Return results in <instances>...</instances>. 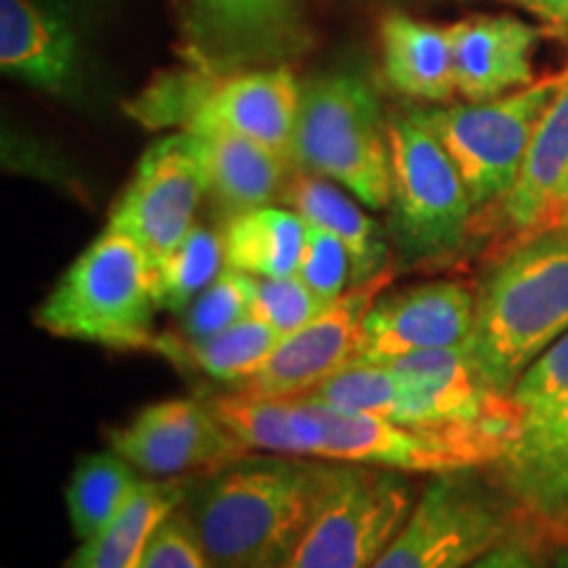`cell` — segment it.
Wrapping results in <instances>:
<instances>
[{"label":"cell","instance_id":"obj_1","mask_svg":"<svg viewBox=\"0 0 568 568\" xmlns=\"http://www.w3.org/2000/svg\"><path fill=\"white\" fill-rule=\"evenodd\" d=\"M355 464L243 456L187 481L184 514L216 568H280Z\"/></svg>","mask_w":568,"mask_h":568},{"label":"cell","instance_id":"obj_2","mask_svg":"<svg viewBox=\"0 0 568 568\" xmlns=\"http://www.w3.org/2000/svg\"><path fill=\"white\" fill-rule=\"evenodd\" d=\"M568 332V226L521 237L477 290L464 351L487 385L514 393L521 374Z\"/></svg>","mask_w":568,"mask_h":568},{"label":"cell","instance_id":"obj_3","mask_svg":"<svg viewBox=\"0 0 568 568\" xmlns=\"http://www.w3.org/2000/svg\"><path fill=\"white\" fill-rule=\"evenodd\" d=\"M301 109V82L287 67L243 69L213 74L197 67L161 74L126 113L151 130L190 134L230 132L255 140L290 159ZM293 161V159H290Z\"/></svg>","mask_w":568,"mask_h":568},{"label":"cell","instance_id":"obj_4","mask_svg":"<svg viewBox=\"0 0 568 568\" xmlns=\"http://www.w3.org/2000/svg\"><path fill=\"white\" fill-rule=\"evenodd\" d=\"M155 311L151 258L130 234L105 226L38 305L34 324L109 351H151Z\"/></svg>","mask_w":568,"mask_h":568},{"label":"cell","instance_id":"obj_5","mask_svg":"<svg viewBox=\"0 0 568 568\" xmlns=\"http://www.w3.org/2000/svg\"><path fill=\"white\" fill-rule=\"evenodd\" d=\"M290 159L297 172L343 184L368 209H387L393 187L387 113L372 84L355 71H326L303 82Z\"/></svg>","mask_w":568,"mask_h":568},{"label":"cell","instance_id":"obj_6","mask_svg":"<svg viewBox=\"0 0 568 568\" xmlns=\"http://www.w3.org/2000/svg\"><path fill=\"white\" fill-rule=\"evenodd\" d=\"M389 243L403 264L456 255L474 230L471 197L456 163L426 124L422 105L387 113Z\"/></svg>","mask_w":568,"mask_h":568},{"label":"cell","instance_id":"obj_7","mask_svg":"<svg viewBox=\"0 0 568 568\" xmlns=\"http://www.w3.org/2000/svg\"><path fill=\"white\" fill-rule=\"evenodd\" d=\"M527 527L537 524L479 468L437 474L372 568H466Z\"/></svg>","mask_w":568,"mask_h":568},{"label":"cell","instance_id":"obj_8","mask_svg":"<svg viewBox=\"0 0 568 568\" xmlns=\"http://www.w3.org/2000/svg\"><path fill=\"white\" fill-rule=\"evenodd\" d=\"M560 80L564 71L495 101L422 105L426 124L456 163L477 211L500 205L510 193L531 134L558 92Z\"/></svg>","mask_w":568,"mask_h":568},{"label":"cell","instance_id":"obj_9","mask_svg":"<svg viewBox=\"0 0 568 568\" xmlns=\"http://www.w3.org/2000/svg\"><path fill=\"white\" fill-rule=\"evenodd\" d=\"M387 366L400 379L395 422L481 439L500 453L516 437L524 408L487 385L464 345L400 355Z\"/></svg>","mask_w":568,"mask_h":568},{"label":"cell","instance_id":"obj_10","mask_svg":"<svg viewBox=\"0 0 568 568\" xmlns=\"http://www.w3.org/2000/svg\"><path fill=\"white\" fill-rule=\"evenodd\" d=\"M418 500L403 471L353 466L280 568H372Z\"/></svg>","mask_w":568,"mask_h":568},{"label":"cell","instance_id":"obj_11","mask_svg":"<svg viewBox=\"0 0 568 568\" xmlns=\"http://www.w3.org/2000/svg\"><path fill=\"white\" fill-rule=\"evenodd\" d=\"M314 45L303 0H187L184 53L213 74L284 67Z\"/></svg>","mask_w":568,"mask_h":568},{"label":"cell","instance_id":"obj_12","mask_svg":"<svg viewBox=\"0 0 568 568\" xmlns=\"http://www.w3.org/2000/svg\"><path fill=\"white\" fill-rule=\"evenodd\" d=\"M203 197H209V180L195 138L166 134L142 153L109 226L130 234L155 268L197 224Z\"/></svg>","mask_w":568,"mask_h":568},{"label":"cell","instance_id":"obj_13","mask_svg":"<svg viewBox=\"0 0 568 568\" xmlns=\"http://www.w3.org/2000/svg\"><path fill=\"white\" fill-rule=\"evenodd\" d=\"M109 447L151 479L209 474L247 456L205 400L169 397L113 426Z\"/></svg>","mask_w":568,"mask_h":568},{"label":"cell","instance_id":"obj_14","mask_svg":"<svg viewBox=\"0 0 568 568\" xmlns=\"http://www.w3.org/2000/svg\"><path fill=\"white\" fill-rule=\"evenodd\" d=\"M316 408L324 422L322 458L326 460L437 477V474L495 466L503 456L497 447L481 439L453 435V432L424 429V426H410L395 418L335 414L322 406Z\"/></svg>","mask_w":568,"mask_h":568},{"label":"cell","instance_id":"obj_15","mask_svg":"<svg viewBox=\"0 0 568 568\" xmlns=\"http://www.w3.org/2000/svg\"><path fill=\"white\" fill-rule=\"evenodd\" d=\"M393 280L395 268L387 266L374 280L355 284L343 297L326 305L314 322L282 337L266 364L245 379L234 382L230 389L264 397H297L311 393L326 376L339 372L353 358L368 308Z\"/></svg>","mask_w":568,"mask_h":568},{"label":"cell","instance_id":"obj_16","mask_svg":"<svg viewBox=\"0 0 568 568\" xmlns=\"http://www.w3.org/2000/svg\"><path fill=\"white\" fill-rule=\"evenodd\" d=\"M477 293L464 282H424L382 293L361 324L351 361L389 364L400 355L460 347L471 335Z\"/></svg>","mask_w":568,"mask_h":568},{"label":"cell","instance_id":"obj_17","mask_svg":"<svg viewBox=\"0 0 568 568\" xmlns=\"http://www.w3.org/2000/svg\"><path fill=\"white\" fill-rule=\"evenodd\" d=\"M495 481L548 535L568 537V397L527 408Z\"/></svg>","mask_w":568,"mask_h":568},{"label":"cell","instance_id":"obj_18","mask_svg":"<svg viewBox=\"0 0 568 568\" xmlns=\"http://www.w3.org/2000/svg\"><path fill=\"white\" fill-rule=\"evenodd\" d=\"M542 27L508 13H474L447 24L458 95L485 103L535 82V51Z\"/></svg>","mask_w":568,"mask_h":568},{"label":"cell","instance_id":"obj_19","mask_svg":"<svg viewBox=\"0 0 568 568\" xmlns=\"http://www.w3.org/2000/svg\"><path fill=\"white\" fill-rule=\"evenodd\" d=\"M0 69L51 95H71L82 82L80 38L45 0H0Z\"/></svg>","mask_w":568,"mask_h":568},{"label":"cell","instance_id":"obj_20","mask_svg":"<svg viewBox=\"0 0 568 568\" xmlns=\"http://www.w3.org/2000/svg\"><path fill=\"white\" fill-rule=\"evenodd\" d=\"M500 216L521 237L568 224V69L531 134Z\"/></svg>","mask_w":568,"mask_h":568},{"label":"cell","instance_id":"obj_21","mask_svg":"<svg viewBox=\"0 0 568 568\" xmlns=\"http://www.w3.org/2000/svg\"><path fill=\"white\" fill-rule=\"evenodd\" d=\"M193 138L209 180V197L224 213V222L243 211L282 201L284 187L295 174L293 161L240 134L216 132Z\"/></svg>","mask_w":568,"mask_h":568},{"label":"cell","instance_id":"obj_22","mask_svg":"<svg viewBox=\"0 0 568 568\" xmlns=\"http://www.w3.org/2000/svg\"><path fill=\"white\" fill-rule=\"evenodd\" d=\"M382 71L389 88L418 103H450L458 95L447 27L387 11L379 24Z\"/></svg>","mask_w":568,"mask_h":568},{"label":"cell","instance_id":"obj_23","mask_svg":"<svg viewBox=\"0 0 568 568\" xmlns=\"http://www.w3.org/2000/svg\"><path fill=\"white\" fill-rule=\"evenodd\" d=\"M282 201L301 213L308 224L337 234L351 253V282L364 284L389 266L387 234L368 213L345 193L343 184L326 176L297 172L290 176Z\"/></svg>","mask_w":568,"mask_h":568},{"label":"cell","instance_id":"obj_24","mask_svg":"<svg viewBox=\"0 0 568 568\" xmlns=\"http://www.w3.org/2000/svg\"><path fill=\"white\" fill-rule=\"evenodd\" d=\"M187 485L176 479H142L126 508L101 535L84 539L67 568H142L148 545L163 518L184 503Z\"/></svg>","mask_w":568,"mask_h":568},{"label":"cell","instance_id":"obj_25","mask_svg":"<svg viewBox=\"0 0 568 568\" xmlns=\"http://www.w3.org/2000/svg\"><path fill=\"white\" fill-rule=\"evenodd\" d=\"M222 237L226 266L251 276H293L301 266L308 222L290 205L272 203L226 219Z\"/></svg>","mask_w":568,"mask_h":568},{"label":"cell","instance_id":"obj_26","mask_svg":"<svg viewBox=\"0 0 568 568\" xmlns=\"http://www.w3.org/2000/svg\"><path fill=\"white\" fill-rule=\"evenodd\" d=\"M280 343L282 337L272 326L261 322L258 316H247L230 329L195 339V343H182L172 335H155L151 351L166 355L176 366H190L230 387L258 372Z\"/></svg>","mask_w":568,"mask_h":568},{"label":"cell","instance_id":"obj_27","mask_svg":"<svg viewBox=\"0 0 568 568\" xmlns=\"http://www.w3.org/2000/svg\"><path fill=\"white\" fill-rule=\"evenodd\" d=\"M140 471L119 453H92L80 458L67 487L71 529L80 542L101 535L126 508L140 487Z\"/></svg>","mask_w":568,"mask_h":568},{"label":"cell","instance_id":"obj_28","mask_svg":"<svg viewBox=\"0 0 568 568\" xmlns=\"http://www.w3.org/2000/svg\"><path fill=\"white\" fill-rule=\"evenodd\" d=\"M226 272L224 237L211 226L195 224L187 237L153 268L159 311L182 314L203 290Z\"/></svg>","mask_w":568,"mask_h":568},{"label":"cell","instance_id":"obj_29","mask_svg":"<svg viewBox=\"0 0 568 568\" xmlns=\"http://www.w3.org/2000/svg\"><path fill=\"white\" fill-rule=\"evenodd\" d=\"M205 403L245 450L297 456L290 397H264L226 389Z\"/></svg>","mask_w":568,"mask_h":568},{"label":"cell","instance_id":"obj_30","mask_svg":"<svg viewBox=\"0 0 568 568\" xmlns=\"http://www.w3.org/2000/svg\"><path fill=\"white\" fill-rule=\"evenodd\" d=\"M335 414L395 418L400 406V379L387 364L376 361H347L326 376L311 393L297 395Z\"/></svg>","mask_w":568,"mask_h":568},{"label":"cell","instance_id":"obj_31","mask_svg":"<svg viewBox=\"0 0 568 568\" xmlns=\"http://www.w3.org/2000/svg\"><path fill=\"white\" fill-rule=\"evenodd\" d=\"M180 316V329L169 335L182 343H195L230 329L253 316V276L226 266V272L209 290H203Z\"/></svg>","mask_w":568,"mask_h":568},{"label":"cell","instance_id":"obj_32","mask_svg":"<svg viewBox=\"0 0 568 568\" xmlns=\"http://www.w3.org/2000/svg\"><path fill=\"white\" fill-rule=\"evenodd\" d=\"M329 303L318 301L301 276H253V316L280 337L293 335L322 314Z\"/></svg>","mask_w":568,"mask_h":568},{"label":"cell","instance_id":"obj_33","mask_svg":"<svg viewBox=\"0 0 568 568\" xmlns=\"http://www.w3.org/2000/svg\"><path fill=\"white\" fill-rule=\"evenodd\" d=\"M351 253L337 234L308 224L303 258L297 266V276L314 290V295L324 303H335L353 287L351 282Z\"/></svg>","mask_w":568,"mask_h":568},{"label":"cell","instance_id":"obj_34","mask_svg":"<svg viewBox=\"0 0 568 568\" xmlns=\"http://www.w3.org/2000/svg\"><path fill=\"white\" fill-rule=\"evenodd\" d=\"M142 568H216L195 535L193 521L180 506L172 510L148 545Z\"/></svg>","mask_w":568,"mask_h":568},{"label":"cell","instance_id":"obj_35","mask_svg":"<svg viewBox=\"0 0 568 568\" xmlns=\"http://www.w3.org/2000/svg\"><path fill=\"white\" fill-rule=\"evenodd\" d=\"M510 395L524 410L568 397V332L521 374Z\"/></svg>","mask_w":568,"mask_h":568},{"label":"cell","instance_id":"obj_36","mask_svg":"<svg viewBox=\"0 0 568 568\" xmlns=\"http://www.w3.org/2000/svg\"><path fill=\"white\" fill-rule=\"evenodd\" d=\"M542 535L548 531L539 527L516 531L466 568H550V556L542 550Z\"/></svg>","mask_w":568,"mask_h":568},{"label":"cell","instance_id":"obj_37","mask_svg":"<svg viewBox=\"0 0 568 568\" xmlns=\"http://www.w3.org/2000/svg\"><path fill=\"white\" fill-rule=\"evenodd\" d=\"M531 13L545 24V30L556 38L568 40V0H506Z\"/></svg>","mask_w":568,"mask_h":568},{"label":"cell","instance_id":"obj_38","mask_svg":"<svg viewBox=\"0 0 568 568\" xmlns=\"http://www.w3.org/2000/svg\"><path fill=\"white\" fill-rule=\"evenodd\" d=\"M550 568H568V537L560 539L556 550L550 552Z\"/></svg>","mask_w":568,"mask_h":568},{"label":"cell","instance_id":"obj_39","mask_svg":"<svg viewBox=\"0 0 568 568\" xmlns=\"http://www.w3.org/2000/svg\"><path fill=\"white\" fill-rule=\"evenodd\" d=\"M429 3H464V0H429Z\"/></svg>","mask_w":568,"mask_h":568},{"label":"cell","instance_id":"obj_40","mask_svg":"<svg viewBox=\"0 0 568 568\" xmlns=\"http://www.w3.org/2000/svg\"><path fill=\"white\" fill-rule=\"evenodd\" d=\"M566 226H568V224H566Z\"/></svg>","mask_w":568,"mask_h":568}]
</instances>
